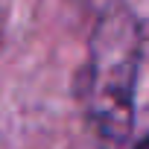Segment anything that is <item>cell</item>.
<instances>
[{"label":"cell","instance_id":"cell-1","mask_svg":"<svg viewBox=\"0 0 149 149\" xmlns=\"http://www.w3.org/2000/svg\"><path fill=\"white\" fill-rule=\"evenodd\" d=\"M137 76V24L117 6L108 9L91 35L88 111L105 140L120 143L132 123V91Z\"/></svg>","mask_w":149,"mask_h":149},{"label":"cell","instance_id":"cell-2","mask_svg":"<svg viewBox=\"0 0 149 149\" xmlns=\"http://www.w3.org/2000/svg\"><path fill=\"white\" fill-rule=\"evenodd\" d=\"M134 149H149V134H146V137H140V140H137V146H134Z\"/></svg>","mask_w":149,"mask_h":149}]
</instances>
